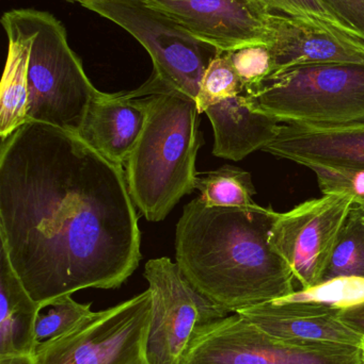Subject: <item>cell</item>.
I'll return each mask as SVG.
<instances>
[{
    "label": "cell",
    "mask_w": 364,
    "mask_h": 364,
    "mask_svg": "<svg viewBox=\"0 0 364 364\" xmlns=\"http://www.w3.org/2000/svg\"><path fill=\"white\" fill-rule=\"evenodd\" d=\"M244 94L239 75L235 72L228 53L218 51L205 70L196 102L202 114L209 107Z\"/></svg>",
    "instance_id": "603a6c76"
},
{
    "label": "cell",
    "mask_w": 364,
    "mask_h": 364,
    "mask_svg": "<svg viewBox=\"0 0 364 364\" xmlns=\"http://www.w3.org/2000/svg\"><path fill=\"white\" fill-rule=\"evenodd\" d=\"M263 151L306 168H364V121L342 125L280 124Z\"/></svg>",
    "instance_id": "4fadbf2b"
},
{
    "label": "cell",
    "mask_w": 364,
    "mask_h": 364,
    "mask_svg": "<svg viewBox=\"0 0 364 364\" xmlns=\"http://www.w3.org/2000/svg\"><path fill=\"white\" fill-rule=\"evenodd\" d=\"M340 320L364 339V301L340 310Z\"/></svg>",
    "instance_id": "83f0119b"
},
{
    "label": "cell",
    "mask_w": 364,
    "mask_h": 364,
    "mask_svg": "<svg viewBox=\"0 0 364 364\" xmlns=\"http://www.w3.org/2000/svg\"><path fill=\"white\" fill-rule=\"evenodd\" d=\"M271 11L293 17L340 38L364 43V38L323 0H265Z\"/></svg>",
    "instance_id": "44dd1931"
},
{
    "label": "cell",
    "mask_w": 364,
    "mask_h": 364,
    "mask_svg": "<svg viewBox=\"0 0 364 364\" xmlns=\"http://www.w3.org/2000/svg\"><path fill=\"white\" fill-rule=\"evenodd\" d=\"M79 4L123 28L149 53L153 73L138 87L141 95L177 91L197 100L205 70L218 53L214 47L145 0H83Z\"/></svg>",
    "instance_id": "5b68a950"
},
{
    "label": "cell",
    "mask_w": 364,
    "mask_h": 364,
    "mask_svg": "<svg viewBox=\"0 0 364 364\" xmlns=\"http://www.w3.org/2000/svg\"><path fill=\"white\" fill-rule=\"evenodd\" d=\"M271 27L273 38L267 46L273 58L271 75L301 65L364 64V43L340 38L280 13H274Z\"/></svg>",
    "instance_id": "5bb4252c"
},
{
    "label": "cell",
    "mask_w": 364,
    "mask_h": 364,
    "mask_svg": "<svg viewBox=\"0 0 364 364\" xmlns=\"http://www.w3.org/2000/svg\"><path fill=\"white\" fill-rule=\"evenodd\" d=\"M338 277L364 279V209L357 205L340 230L321 282Z\"/></svg>",
    "instance_id": "ffe728a7"
},
{
    "label": "cell",
    "mask_w": 364,
    "mask_h": 364,
    "mask_svg": "<svg viewBox=\"0 0 364 364\" xmlns=\"http://www.w3.org/2000/svg\"><path fill=\"white\" fill-rule=\"evenodd\" d=\"M278 299L316 303L335 309H344L364 301V279L358 277L333 278Z\"/></svg>",
    "instance_id": "cb8c5ba5"
},
{
    "label": "cell",
    "mask_w": 364,
    "mask_h": 364,
    "mask_svg": "<svg viewBox=\"0 0 364 364\" xmlns=\"http://www.w3.org/2000/svg\"><path fill=\"white\" fill-rule=\"evenodd\" d=\"M8 38V55L0 92V138L27 123L28 70L33 43L29 9H14L1 18Z\"/></svg>",
    "instance_id": "2e32d148"
},
{
    "label": "cell",
    "mask_w": 364,
    "mask_h": 364,
    "mask_svg": "<svg viewBox=\"0 0 364 364\" xmlns=\"http://www.w3.org/2000/svg\"><path fill=\"white\" fill-rule=\"evenodd\" d=\"M149 290L102 311L92 312L66 335L36 346V364H150Z\"/></svg>",
    "instance_id": "52a82bcc"
},
{
    "label": "cell",
    "mask_w": 364,
    "mask_h": 364,
    "mask_svg": "<svg viewBox=\"0 0 364 364\" xmlns=\"http://www.w3.org/2000/svg\"><path fill=\"white\" fill-rule=\"evenodd\" d=\"M68 1H72V2H81V1H83V0H68Z\"/></svg>",
    "instance_id": "4dcf8cb0"
},
{
    "label": "cell",
    "mask_w": 364,
    "mask_h": 364,
    "mask_svg": "<svg viewBox=\"0 0 364 364\" xmlns=\"http://www.w3.org/2000/svg\"><path fill=\"white\" fill-rule=\"evenodd\" d=\"M227 53L241 79L244 94L256 90L273 74V58L269 47L264 45L245 47Z\"/></svg>",
    "instance_id": "d4e9b609"
},
{
    "label": "cell",
    "mask_w": 364,
    "mask_h": 364,
    "mask_svg": "<svg viewBox=\"0 0 364 364\" xmlns=\"http://www.w3.org/2000/svg\"><path fill=\"white\" fill-rule=\"evenodd\" d=\"M183 364H363V360L361 348L291 343L233 314L198 333Z\"/></svg>",
    "instance_id": "9c48e42d"
},
{
    "label": "cell",
    "mask_w": 364,
    "mask_h": 364,
    "mask_svg": "<svg viewBox=\"0 0 364 364\" xmlns=\"http://www.w3.org/2000/svg\"><path fill=\"white\" fill-rule=\"evenodd\" d=\"M34 34L28 70V122L78 134L90 104L100 95L68 44L59 19L29 9Z\"/></svg>",
    "instance_id": "8992f818"
},
{
    "label": "cell",
    "mask_w": 364,
    "mask_h": 364,
    "mask_svg": "<svg viewBox=\"0 0 364 364\" xmlns=\"http://www.w3.org/2000/svg\"><path fill=\"white\" fill-rule=\"evenodd\" d=\"M145 278L152 296L147 361L183 364L198 333L231 312L197 290L167 257L147 261Z\"/></svg>",
    "instance_id": "ba28073f"
},
{
    "label": "cell",
    "mask_w": 364,
    "mask_h": 364,
    "mask_svg": "<svg viewBox=\"0 0 364 364\" xmlns=\"http://www.w3.org/2000/svg\"><path fill=\"white\" fill-rule=\"evenodd\" d=\"M340 310L316 303L275 299L236 314L291 343L361 348L363 338L340 320Z\"/></svg>",
    "instance_id": "7c38bea8"
},
{
    "label": "cell",
    "mask_w": 364,
    "mask_h": 364,
    "mask_svg": "<svg viewBox=\"0 0 364 364\" xmlns=\"http://www.w3.org/2000/svg\"><path fill=\"white\" fill-rule=\"evenodd\" d=\"M0 364H36L33 355H10L0 357Z\"/></svg>",
    "instance_id": "f1b7e54d"
},
{
    "label": "cell",
    "mask_w": 364,
    "mask_h": 364,
    "mask_svg": "<svg viewBox=\"0 0 364 364\" xmlns=\"http://www.w3.org/2000/svg\"><path fill=\"white\" fill-rule=\"evenodd\" d=\"M220 53L269 46L273 11L265 0H145Z\"/></svg>",
    "instance_id": "8fae6325"
},
{
    "label": "cell",
    "mask_w": 364,
    "mask_h": 364,
    "mask_svg": "<svg viewBox=\"0 0 364 364\" xmlns=\"http://www.w3.org/2000/svg\"><path fill=\"white\" fill-rule=\"evenodd\" d=\"M256 112L282 124L364 121V64H313L276 73L244 94Z\"/></svg>",
    "instance_id": "277c9868"
},
{
    "label": "cell",
    "mask_w": 364,
    "mask_h": 364,
    "mask_svg": "<svg viewBox=\"0 0 364 364\" xmlns=\"http://www.w3.org/2000/svg\"><path fill=\"white\" fill-rule=\"evenodd\" d=\"M214 132V156L241 161L274 140L280 122L248 106L245 95L227 98L204 111Z\"/></svg>",
    "instance_id": "e0dca14e"
},
{
    "label": "cell",
    "mask_w": 364,
    "mask_h": 364,
    "mask_svg": "<svg viewBox=\"0 0 364 364\" xmlns=\"http://www.w3.org/2000/svg\"><path fill=\"white\" fill-rule=\"evenodd\" d=\"M323 194H348L364 209V168L311 166Z\"/></svg>",
    "instance_id": "484cf974"
},
{
    "label": "cell",
    "mask_w": 364,
    "mask_h": 364,
    "mask_svg": "<svg viewBox=\"0 0 364 364\" xmlns=\"http://www.w3.org/2000/svg\"><path fill=\"white\" fill-rule=\"evenodd\" d=\"M0 241L41 305L120 288L142 258L124 168L74 132L24 124L1 140Z\"/></svg>",
    "instance_id": "6da1fadb"
},
{
    "label": "cell",
    "mask_w": 364,
    "mask_h": 364,
    "mask_svg": "<svg viewBox=\"0 0 364 364\" xmlns=\"http://www.w3.org/2000/svg\"><path fill=\"white\" fill-rule=\"evenodd\" d=\"M364 38V0H323Z\"/></svg>",
    "instance_id": "4316f807"
},
{
    "label": "cell",
    "mask_w": 364,
    "mask_h": 364,
    "mask_svg": "<svg viewBox=\"0 0 364 364\" xmlns=\"http://www.w3.org/2000/svg\"><path fill=\"white\" fill-rule=\"evenodd\" d=\"M354 205L350 195L323 194L286 213H277L269 243L290 267L301 289L320 284Z\"/></svg>",
    "instance_id": "30bf717a"
},
{
    "label": "cell",
    "mask_w": 364,
    "mask_h": 364,
    "mask_svg": "<svg viewBox=\"0 0 364 364\" xmlns=\"http://www.w3.org/2000/svg\"><path fill=\"white\" fill-rule=\"evenodd\" d=\"M145 123L124 166L130 197L149 222L164 220L196 191V162L203 144L196 100L177 91L139 97Z\"/></svg>",
    "instance_id": "3957f363"
},
{
    "label": "cell",
    "mask_w": 364,
    "mask_h": 364,
    "mask_svg": "<svg viewBox=\"0 0 364 364\" xmlns=\"http://www.w3.org/2000/svg\"><path fill=\"white\" fill-rule=\"evenodd\" d=\"M41 307L17 277L0 246V357L33 355L34 329Z\"/></svg>",
    "instance_id": "ac0fdd59"
},
{
    "label": "cell",
    "mask_w": 364,
    "mask_h": 364,
    "mask_svg": "<svg viewBox=\"0 0 364 364\" xmlns=\"http://www.w3.org/2000/svg\"><path fill=\"white\" fill-rule=\"evenodd\" d=\"M139 98L102 93L90 104L78 136L103 157L124 168L145 123Z\"/></svg>",
    "instance_id": "9a60e30c"
},
{
    "label": "cell",
    "mask_w": 364,
    "mask_h": 364,
    "mask_svg": "<svg viewBox=\"0 0 364 364\" xmlns=\"http://www.w3.org/2000/svg\"><path fill=\"white\" fill-rule=\"evenodd\" d=\"M277 212L256 205H184L175 259L190 284L231 314L294 293V275L269 243Z\"/></svg>",
    "instance_id": "7a4b0ae2"
},
{
    "label": "cell",
    "mask_w": 364,
    "mask_h": 364,
    "mask_svg": "<svg viewBox=\"0 0 364 364\" xmlns=\"http://www.w3.org/2000/svg\"><path fill=\"white\" fill-rule=\"evenodd\" d=\"M361 348H363V364H364V339L363 341V346H361Z\"/></svg>",
    "instance_id": "f546056e"
},
{
    "label": "cell",
    "mask_w": 364,
    "mask_h": 364,
    "mask_svg": "<svg viewBox=\"0 0 364 364\" xmlns=\"http://www.w3.org/2000/svg\"><path fill=\"white\" fill-rule=\"evenodd\" d=\"M196 190L200 192L199 198L209 207L248 208L256 205L251 175L230 164L198 173Z\"/></svg>",
    "instance_id": "d6986e66"
},
{
    "label": "cell",
    "mask_w": 364,
    "mask_h": 364,
    "mask_svg": "<svg viewBox=\"0 0 364 364\" xmlns=\"http://www.w3.org/2000/svg\"><path fill=\"white\" fill-rule=\"evenodd\" d=\"M91 305V303H77L72 295L43 304L34 329L36 346L66 335L93 312Z\"/></svg>",
    "instance_id": "7402d4cb"
}]
</instances>
